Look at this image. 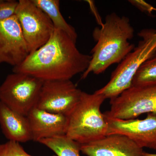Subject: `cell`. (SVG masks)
Here are the masks:
<instances>
[{
	"mask_svg": "<svg viewBox=\"0 0 156 156\" xmlns=\"http://www.w3.org/2000/svg\"><path fill=\"white\" fill-rule=\"evenodd\" d=\"M110 102V109L104 113L109 118L130 120L144 114L156 115V83L131 86Z\"/></svg>",
	"mask_w": 156,
	"mask_h": 156,
	"instance_id": "cell-6",
	"label": "cell"
},
{
	"mask_svg": "<svg viewBox=\"0 0 156 156\" xmlns=\"http://www.w3.org/2000/svg\"><path fill=\"white\" fill-rule=\"evenodd\" d=\"M0 156H32L26 152L19 143L9 140L0 144Z\"/></svg>",
	"mask_w": 156,
	"mask_h": 156,
	"instance_id": "cell-17",
	"label": "cell"
},
{
	"mask_svg": "<svg viewBox=\"0 0 156 156\" xmlns=\"http://www.w3.org/2000/svg\"><path fill=\"white\" fill-rule=\"evenodd\" d=\"M30 54L44 45L54 30L50 18L32 0H20L15 12Z\"/></svg>",
	"mask_w": 156,
	"mask_h": 156,
	"instance_id": "cell-7",
	"label": "cell"
},
{
	"mask_svg": "<svg viewBox=\"0 0 156 156\" xmlns=\"http://www.w3.org/2000/svg\"><path fill=\"white\" fill-rule=\"evenodd\" d=\"M80 151L87 156H142L144 151L130 138L119 134L80 145Z\"/></svg>",
	"mask_w": 156,
	"mask_h": 156,
	"instance_id": "cell-11",
	"label": "cell"
},
{
	"mask_svg": "<svg viewBox=\"0 0 156 156\" xmlns=\"http://www.w3.org/2000/svg\"><path fill=\"white\" fill-rule=\"evenodd\" d=\"M39 142L49 148L57 156H80V144L66 135L41 140Z\"/></svg>",
	"mask_w": 156,
	"mask_h": 156,
	"instance_id": "cell-15",
	"label": "cell"
},
{
	"mask_svg": "<svg viewBox=\"0 0 156 156\" xmlns=\"http://www.w3.org/2000/svg\"><path fill=\"white\" fill-rule=\"evenodd\" d=\"M29 54L16 15L0 21V64L5 63L13 67L18 66Z\"/></svg>",
	"mask_w": 156,
	"mask_h": 156,
	"instance_id": "cell-10",
	"label": "cell"
},
{
	"mask_svg": "<svg viewBox=\"0 0 156 156\" xmlns=\"http://www.w3.org/2000/svg\"><path fill=\"white\" fill-rule=\"evenodd\" d=\"M34 4L41 9L53 23L54 28L67 34L76 43L78 35L75 28L68 23L62 15L58 0H32Z\"/></svg>",
	"mask_w": 156,
	"mask_h": 156,
	"instance_id": "cell-14",
	"label": "cell"
},
{
	"mask_svg": "<svg viewBox=\"0 0 156 156\" xmlns=\"http://www.w3.org/2000/svg\"><path fill=\"white\" fill-rule=\"evenodd\" d=\"M91 60V56L81 53L67 34L55 28L49 41L14 67L13 73L27 74L44 81L70 80L83 73Z\"/></svg>",
	"mask_w": 156,
	"mask_h": 156,
	"instance_id": "cell-1",
	"label": "cell"
},
{
	"mask_svg": "<svg viewBox=\"0 0 156 156\" xmlns=\"http://www.w3.org/2000/svg\"><path fill=\"white\" fill-rule=\"evenodd\" d=\"M0 125L9 141L26 142L32 140L27 117L14 111L0 101Z\"/></svg>",
	"mask_w": 156,
	"mask_h": 156,
	"instance_id": "cell-13",
	"label": "cell"
},
{
	"mask_svg": "<svg viewBox=\"0 0 156 156\" xmlns=\"http://www.w3.org/2000/svg\"><path fill=\"white\" fill-rule=\"evenodd\" d=\"M44 81L23 73L10 74L0 86V101L27 116L36 107Z\"/></svg>",
	"mask_w": 156,
	"mask_h": 156,
	"instance_id": "cell-5",
	"label": "cell"
},
{
	"mask_svg": "<svg viewBox=\"0 0 156 156\" xmlns=\"http://www.w3.org/2000/svg\"><path fill=\"white\" fill-rule=\"evenodd\" d=\"M82 92L71 80L44 81L36 107L68 116L80 100Z\"/></svg>",
	"mask_w": 156,
	"mask_h": 156,
	"instance_id": "cell-8",
	"label": "cell"
},
{
	"mask_svg": "<svg viewBox=\"0 0 156 156\" xmlns=\"http://www.w3.org/2000/svg\"><path fill=\"white\" fill-rule=\"evenodd\" d=\"M134 34L128 17L115 12L107 15L101 27H96L93 30L92 36L96 44L91 51L89 66L81 79H85L90 73L99 74L113 64H119L135 48L129 42Z\"/></svg>",
	"mask_w": 156,
	"mask_h": 156,
	"instance_id": "cell-2",
	"label": "cell"
},
{
	"mask_svg": "<svg viewBox=\"0 0 156 156\" xmlns=\"http://www.w3.org/2000/svg\"><path fill=\"white\" fill-rule=\"evenodd\" d=\"M142 37L137 47L121 62L112 73L104 87L95 92L110 100L131 87L132 81L140 67L156 52V30H144L139 33Z\"/></svg>",
	"mask_w": 156,
	"mask_h": 156,
	"instance_id": "cell-4",
	"label": "cell"
},
{
	"mask_svg": "<svg viewBox=\"0 0 156 156\" xmlns=\"http://www.w3.org/2000/svg\"><path fill=\"white\" fill-rule=\"evenodd\" d=\"M154 55H156V52L155 53Z\"/></svg>",
	"mask_w": 156,
	"mask_h": 156,
	"instance_id": "cell-21",
	"label": "cell"
},
{
	"mask_svg": "<svg viewBox=\"0 0 156 156\" xmlns=\"http://www.w3.org/2000/svg\"><path fill=\"white\" fill-rule=\"evenodd\" d=\"M106 117L108 125V135H125L141 148L156 150V115L147 114L143 119L122 120Z\"/></svg>",
	"mask_w": 156,
	"mask_h": 156,
	"instance_id": "cell-9",
	"label": "cell"
},
{
	"mask_svg": "<svg viewBox=\"0 0 156 156\" xmlns=\"http://www.w3.org/2000/svg\"><path fill=\"white\" fill-rule=\"evenodd\" d=\"M156 83V55H154L140 67L132 81L133 87Z\"/></svg>",
	"mask_w": 156,
	"mask_h": 156,
	"instance_id": "cell-16",
	"label": "cell"
},
{
	"mask_svg": "<svg viewBox=\"0 0 156 156\" xmlns=\"http://www.w3.org/2000/svg\"><path fill=\"white\" fill-rule=\"evenodd\" d=\"M105 99L103 95L95 92L93 94L82 92L80 100L67 116L66 135L82 145L108 135L106 117L101 111Z\"/></svg>",
	"mask_w": 156,
	"mask_h": 156,
	"instance_id": "cell-3",
	"label": "cell"
},
{
	"mask_svg": "<svg viewBox=\"0 0 156 156\" xmlns=\"http://www.w3.org/2000/svg\"><path fill=\"white\" fill-rule=\"evenodd\" d=\"M18 2L15 0H0V21L15 15Z\"/></svg>",
	"mask_w": 156,
	"mask_h": 156,
	"instance_id": "cell-18",
	"label": "cell"
},
{
	"mask_svg": "<svg viewBox=\"0 0 156 156\" xmlns=\"http://www.w3.org/2000/svg\"><path fill=\"white\" fill-rule=\"evenodd\" d=\"M142 156H156V154L149 153L143 151V152L142 153Z\"/></svg>",
	"mask_w": 156,
	"mask_h": 156,
	"instance_id": "cell-20",
	"label": "cell"
},
{
	"mask_svg": "<svg viewBox=\"0 0 156 156\" xmlns=\"http://www.w3.org/2000/svg\"><path fill=\"white\" fill-rule=\"evenodd\" d=\"M128 2L140 11L150 16L152 15L153 11H156V8H154L153 6L145 1L142 0H130Z\"/></svg>",
	"mask_w": 156,
	"mask_h": 156,
	"instance_id": "cell-19",
	"label": "cell"
},
{
	"mask_svg": "<svg viewBox=\"0 0 156 156\" xmlns=\"http://www.w3.org/2000/svg\"><path fill=\"white\" fill-rule=\"evenodd\" d=\"M27 117L34 141L39 142L41 140L66 134L68 122L67 116L35 107Z\"/></svg>",
	"mask_w": 156,
	"mask_h": 156,
	"instance_id": "cell-12",
	"label": "cell"
}]
</instances>
